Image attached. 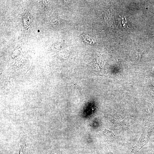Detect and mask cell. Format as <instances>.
<instances>
[{
  "label": "cell",
  "instance_id": "6da1fadb",
  "mask_svg": "<svg viewBox=\"0 0 154 154\" xmlns=\"http://www.w3.org/2000/svg\"><path fill=\"white\" fill-rule=\"evenodd\" d=\"M153 127H146L135 145L131 150V152L136 153L138 152L148 142L153 131Z\"/></svg>",
  "mask_w": 154,
  "mask_h": 154
},
{
  "label": "cell",
  "instance_id": "7a4b0ae2",
  "mask_svg": "<svg viewBox=\"0 0 154 154\" xmlns=\"http://www.w3.org/2000/svg\"><path fill=\"white\" fill-rule=\"evenodd\" d=\"M82 36L83 37L84 40L85 41L88 43H93L95 42V41L94 39H93L91 37L88 36L87 35H86L83 34V35H82Z\"/></svg>",
  "mask_w": 154,
  "mask_h": 154
},
{
  "label": "cell",
  "instance_id": "3957f363",
  "mask_svg": "<svg viewBox=\"0 0 154 154\" xmlns=\"http://www.w3.org/2000/svg\"><path fill=\"white\" fill-rule=\"evenodd\" d=\"M20 154H29L28 150L26 147H22L20 151Z\"/></svg>",
  "mask_w": 154,
  "mask_h": 154
},
{
  "label": "cell",
  "instance_id": "277c9868",
  "mask_svg": "<svg viewBox=\"0 0 154 154\" xmlns=\"http://www.w3.org/2000/svg\"></svg>",
  "mask_w": 154,
  "mask_h": 154
}]
</instances>
